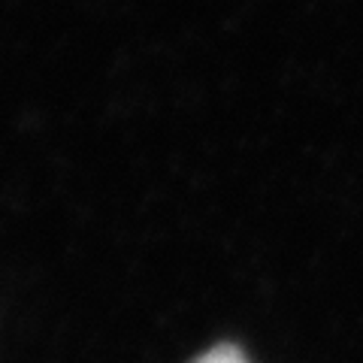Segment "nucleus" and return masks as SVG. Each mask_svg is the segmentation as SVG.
<instances>
[{"label":"nucleus","instance_id":"nucleus-1","mask_svg":"<svg viewBox=\"0 0 363 363\" xmlns=\"http://www.w3.org/2000/svg\"><path fill=\"white\" fill-rule=\"evenodd\" d=\"M194 363H248V360L242 357L240 348H233V345H218V348L206 351L203 357H197Z\"/></svg>","mask_w":363,"mask_h":363}]
</instances>
